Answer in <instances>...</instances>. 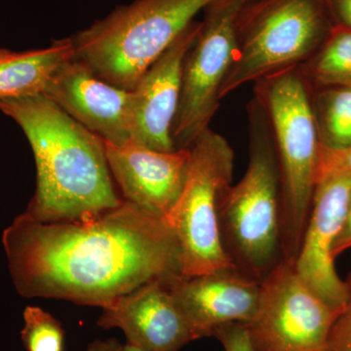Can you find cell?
I'll use <instances>...</instances> for the list:
<instances>
[{"label":"cell","mask_w":351,"mask_h":351,"mask_svg":"<svg viewBox=\"0 0 351 351\" xmlns=\"http://www.w3.org/2000/svg\"><path fill=\"white\" fill-rule=\"evenodd\" d=\"M2 243L16 290L29 299L103 309L145 283L182 276L177 240L165 219L125 200L73 221L20 215Z\"/></svg>","instance_id":"cell-1"},{"label":"cell","mask_w":351,"mask_h":351,"mask_svg":"<svg viewBox=\"0 0 351 351\" xmlns=\"http://www.w3.org/2000/svg\"><path fill=\"white\" fill-rule=\"evenodd\" d=\"M24 131L36 165V191L25 215L38 221L96 216L123 202L113 184L105 142L43 93L0 99Z\"/></svg>","instance_id":"cell-2"},{"label":"cell","mask_w":351,"mask_h":351,"mask_svg":"<svg viewBox=\"0 0 351 351\" xmlns=\"http://www.w3.org/2000/svg\"><path fill=\"white\" fill-rule=\"evenodd\" d=\"M249 120L248 167L221 195L219 226L232 265L262 281L282 260L280 174L269 117L257 99L249 108Z\"/></svg>","instance_id":"cell-3"},{"label":"cell","mask_w":351,"mask_h":351,"mask_svg":"<svg viewBox=\"0 0 351 351\" xmlns=\"http://www.w3.org/2000/svg\"><path fill=\"white\" fill-rule=\"evenodd\" d=\"M213 0H134L71 36L75 60L126 91Z\"/></svg>","instance_id":"cell-4"},{"label":"cell","mask_w":351,"mask_h":351,"mask_svg":"<svg viewBox=\"0 0 351 351\" xmlns=\"http://www.w3.org/2000/svg\"><path fill=\"white\" fill-rule=\"evenodd\" d=\"M256 83V99L269 117L278 160L282 258L295 263L316 188L320 143L313 100L299 66Z\"/></svg>","instance_id":"cell-5"},{"label":"cell","mask_w":351,"mask_h":351,"mask_svg":"<svg viewBox=\"0 0 351 351\" xmlns=\"http://www.w3.org/2000/svg\"><path fill=\"white\" fill-rule=\"evenodd\" d=\"M336 24L331 0H247L237 15V56L219 98L298 68Z\"/></svg>","instance_id":"cell-6"},{"label":"cell","mask_w":351,"mask_h":351,"mask_svg":"<svg viewBox=\"0 0 351 351\" xmlns=\"http://www.w3.org/2000/svg\"><path fill=\"white\" fill-rule=\"evenodd\" d=\"M189 152L181 195L165 219L177 240L184 277L234 267L223 248L219 226V200L232 186L234 152L223 136L208 128Z\"/></svg>","instance_id":"cell-7"},{"label":"cell","mask_w":351,"mask_h":351,"mask_svg":"<svg viewBox=\"0 0 351 351\" xmlns=\"http://www.w3.org/2000/svg\"><path fill=\"white\" fill-rule=\"evenodd\" d=\"M247 0H213L205 7L195 43L184 58L181 97L172 128L176 149H189L218 110L219 93L237 52V19Z\"/></svg>","instance_id":"cell-8"},{"label":"cell","mask_w":351,"mask_h":351,"mask_svg":"<svg viewBox=\"0 0 351 351\" xmlns=\"http://www.w3.org/2000/svg\"><path fill=\"white\" fill-rule=\"evenodd\" d=\"M338 315L282 258L261 282L257 313L246 325L258 351H325Z\"/></svg>","instance_id":"cell-9"},{"label":"cell","mask_w":351,"mask_h":351,"mask_svg":"<svg viewBox=\"0 0 351 351\" xmlns=\"http://www.w3.org/2000/svg\"><path fill=\"white\" fill-rule=\"evenodd\" d=\"M351 200V174L332 176L316 184L311 214L295 260L298 274L332 311L348 301L346 281L335 269L332 256Z\"/></svg>","instance_id":"cell-10"},{"label":"cell","mask_w":351,"mask_h":351,"mask_svg":"<svg viewBox=\"0 0 351 351\" xmlns=\"http://www.w3.org/2000/svg\"><path fill=\"white\" fill-rule=\"evenodd\" d=\"M193 21L147 69L132 92V142L159 152L175 151L172 128L181 97L184 58L199 32Z\"/></svg>","instance_id":"cell-11"},{"label":"cell","mask_w":351,"mask_h":351,"mask_svg":"<svg viewBox=\"0 0 351 351\" xmlns=\"http://www.w3.org/2000/svg\"><path fill=\"white\" fill-rule=\"evenodd\" d=\"M43 94L105 142H132V92L101 80L75 58L52 75Z\"/></svg>","instance_id":"cell-12"},{"label":"cell","mask_w":351,"mask_h":351,"mask_svg":"<svg viewBox=\"0 0 351 351\" xmlns=\"http://www.w3.org/2000/svg\"><path fill=\"white\" fill-rule=\"evenodd\" d=\"M261 282L233 267L180 276L169 288L197 339L214 337L219 327L230 323L251 322L260 302Z\"/></svg>","instance_id":"cell-13"},{"label":"cell","mask_w":351,"mask_h":351,"mask_svg":"<svg viewBox=\"0 0 351 351\" xmlns=\"http://www.w3.org/2000/svg\"><path fill=\"white\" fill-rule=\"evenodd\" d=\"M105 147L108 167L123 200L166 219L186 181L189 149L159 152L133 142L123 145L105 142Z\"/></svg>","instance_id":"cell-14"},{"label":"cell","mask_w":351,"mask_h":351,"mask_svg":"<svg viewBox=\"0 0 351 351\" xmlns=\"http://www.w3.org/2000/svg\"><path fill=\"white\" fill-rule=\"evenodd\" d=\"M170 283L152 281L121 295L103 308L99 326L119 328L127 343L144 351H179L195 337L176 304Z\"/></svg>","instance_id":"cell-15"},{"label":"cell","mask_w":351,"mask_h":351,"mask_svg":"<svg viewBox=\"0 0 351 351\" xmlns=\"http://www.w3.org/2000/svg\"><path fill=\"white\" fill-rule=\"evenodd\" d=\"M73 56L71 38L44 49L11 53L0 60V99L43 93L52 75Z\"/></svg>","instance_id":"cell-16"},{"label":"cell","mask_w":351,"mask_h":351,"mask_svg":"<svg viewBox=\"0 0 351 351\" xmlns=\"http://www.w3.org/2000/svg\"><path fill=\"white\" fill-rule=\"evenodd\" d=\"M313 110L320 145L328 149L351 145V86L330 87Z\"/></svg>","instance_id":"cell-17"},{"label":"cell","mask_w":351,"mask_h":351,"mask_svg":"<svg viewBox=\"0 0 351 351\" xmlns=\"http://www.w3.org/2000/svg\"><path fill=\"white\" fill-rule=\"evenodd\" d=\"M309 75L321 86H351V29L339 23L332 27Z\"/></svg>","instance_id":"cell-18"},{"label":"cell","mask_w":351,"mask_h":351,"mask_svg":"<svg viewBox=\"0 0 351 351\" xmlns=\"http://www.w3.org/2000/svg\"><path fill=\"white\" fill-rule=\"evenodd\" d=\"M24 322L21 336L27 351H63V327L54 316L40 307L27 306Z\"/></svg>","instance_id":"cell-19"},{"label":"cell","mask_w":351,"mask_h":351,"mask_svg":"<svg viewBox=\"0 0 351 351\" xmlns=\"http://www.w3.org/2000/svg\"><path fill=\"white\" fill-rule=\"evenodd\" d=\"M351 174V145L345 149H328L320 145L316 184L332 176Z\"/></svg>","instance_id":"cell-20"},{"label":"cell","mask_w":351,"mask_h":351,"mask_svg":"<svg viewBox=\"0 0 351 351\" xmlns=\"http://www.w3.org/2000/svg\"><path fill=\"white\" fill-rule=\"evenodd\" d=\"M346 284L348 301L332 324L325 351H351V274Z\"/></svg>","instance_id":"cell-21"},{"label":"cell","mask_w":351,"mask_h":351,"mask_svg":"<svg viewBox=\"0 0 351 351\" xmlns=\"http://www.w3.org/2000/svg\"><path fill=\"white\" fill-rule=\"evenodd\" d=\"M214 337L221 341L225 351H258L244 323L233 322L219 327Z\"/></svg>","instance_id":"cell-22"},{"label":"cell","mask_w":351,"mask_h":351,"mask_svg":"<svg viewBox=\"0 0 351 351\" xmlns=\"http://www.w3.org/2000/svg\"><path fill=\"white\" fill-rule=\"evenodd\" d=\"M351 248V200L346 211L341 232L339 233L338 239L335 242L332 249V256L336 258L339 254L343 253Z\"/></svg>","instance_id":"cell-23"},{"label":"cell","mask_w":351,"mask_h":351,"mask_svg":"<svg viewBox=\"0 0 351 351\" xmlns=\"http://www.w3.org/2000/svg\"><path fill=\"white\" fill-rule=\"evenodd\" d=\"M331 5L337 23L351 29V0H331Z\"/></svg>","instance_id":"cell-24"},{"label":"cell","mask_w":351,"mask_h":351,"mask_svg":"<svg viewBox=\"0 0 351 351\" xmlns=\"http://www.w3.org/2000/svg\"><path fill=\"white\" fill-rule=\"evenodd\" d=\"M122 348L123 345H121L117 339H110L106 341L97 339L88 346L86 351H122Z\"/></svg>","instance_id":"cell-25"},{"label":"cell","mask_w":351,"mask_h":351,"mask_svg":"<svg viewBox=\"0 0 351 351\" xmlns=\"http://www.w3.org/2000/svg\"><path fill=\"white\" fill-rule=\"evenodd\" d=\"M122 351H144L141 350V348H137V346L130 345V343H127L126 345L123 346V348H122Z\"/></svg>","instance_id":"cell-26"},{"label":"cell","mask_w":351,"mask_h":351,"mask_svg":"<svg viewBox=\"0 0 351 351\" xmlns=\"http://www.w3.org/2000/svg\"><path fill=\"white\" fill-rule=\"evenodd\" d=\"M11 53H12L11 51L3 49V48H0V60L8 56V55H10Z\"/></svg>","instance_id":"cell-27"}]
</instances>
